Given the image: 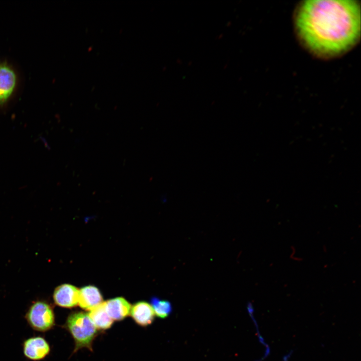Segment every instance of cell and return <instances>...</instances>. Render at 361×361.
Masks as SVG:
<instances>
[{
  "instance_id": "6da1fadb",
  "label": "cell",
  "mask_w": 361,
  "mask_h": 361,
  "mask_svg": "<svg viewBox=\"0 0 361 361\" xmlns=\"http://www.w3.org/2000/svg\"><path fill=\"white\" fill-rule=\"evenodd\" d=\"M297 38L313 55L328 59L354 48L361 34V9L356 0H306L293 14Z\"/></svg>"
},
{
  "instance_id": "7a4b0ae2",
  "label": "cell",
  "mask_w": 361,
  "mask_h": 361,
  "mask_svg": "<svg viewBox=\"0 0 361 361\" xmlns=\"http://www.w3.org/2000/svg\"><path fill=\"white\" fill-rule=\"evenodd\" d=\"M65 327L75 341V351L84 347L91 349L97 331L88 314L82 312L71 313L66 320Z\"/></svg>"
},
{
  "instance_id": "3957f363",
  "label": "cell",
  "mask_w": 361,
  "mask_h": 361,
  "mask_svg": "<svg viewBox=\"0 0 361 361\" xmlns=\"http://www.w3.org/2000/svg\"><path fill=\"white\" fill-rule=\"evenodd\" d=\"M29 326L39 332L49 331L55 325V314L52 306L43 300L32 303L25 315Z\"/></svg>"
},
{
  "instance_id": "277c9868",
  "label": "cell",
  "mask_w": 361,
  "mask_h": 361,
  "mask_svg": "<svg viewBox=\"0 0 361 361\" xmlns=\"http://www.w3.org/2000/svg\"><path fill=\"white\" fill-rule=\"evenodd\" d=\"M24 356L31 361H41L48 356L51 348L49 343L41 336L25 339L22 343Z\"/></svg>"
},
{
  "instance_id": "5b68a950",
  "label": "cell",
  "mask_w": 361,
  "mask_h": 361,
  "mask_svg": "<svg viewBox=\"0 0 361 361\" xmlns=\"http://www.w3.org/2000/svg\"><path fill=\"white\" fill-rule=\"evenodd\" d=\"M79 290L74 286L64 284L57 287L53 294L55 304L60 307L71 308L78 303Z\"/></svg>"
},
{
  "instance_id": "8992f818",
  "label": "cell",
  "mask_w": 361,
  "mask_h": 361,
  "mask_svg": "<svg viewBox=\"0 0 361 361\" xmlns=\"http://www.w3.org/2000/svg\"><path fill=\"white\" fill-rule=\"evenodd\" d=\"M105 309L110 317L115 321H121L130 313V304L124 298L117 297L105 302Z\"/></svg>"
},
{
  "instance_id": "52a82bcc",
  "label": "cell",
  "mask_w": 361,
  "mask_h": 361,
  "mask_svg": "<svg viewBox=\"0 0 361 361\" xmlns=\"http://www.w3.org/2000/svg\"><path fill=\"white\" fill-rule=\"evenodd\" d=\"M130 313L133 319L141 326H147L152 323L155 313L151 305L145 301H140L134 304Z\"/></svg>"
},
{
  "instance_id": "ba28073f",
  "label": "cell",
  "mask_w": 361,
  "mask_h": 361,
  "mask_svg": "<svg viewBox=\"0 0 361 361\" xmlns=\"http://www.w3.org/2000/svg\"><path fill=\"white\" fill-rule=\"evenodd\" d=\"M102 301L100 292L95 286H85L79 290L78 304L83 309L90 310L102 303Z\"/></svg>"
},
{
  "instance_id": "9c48e42d",
  "label": "cell",
  "mask_w": 361,
  "mask_h": 361,
  "mask_svg": "<svg viewBox=\"0 0 361 361\" xmlns=\"http://www.w3.org/2000/svg\"><path fill=\"white\" fill-rule=\"evenodd\" d=\"M16 84V76L10 68L0 66V104L5 102L12 93Z\"/></svg>"
},
{
  "instance_id": "30bf717a",
  "label": "cell",
  "mask_w": 361,
  "mask_h": 361,
  "mask_svg": "<svg viewBox=\"0 0 361 361\" xmlns=\"http://www.w3.org/2000/svg\"><path fill=\"white\" fill-rule=\"evenodd\" d=\"M88 314L97 329H109L113 323V320L107 313L105 302L101 303L90 310Z\"/></svg>"
},
{
  "instance_id": "8fae6325",
  "label": "cell",
  "mask_w": 361,
  "mask_h": 361,
  "mask_svg": "<svg viewBox=\"0 0 361 361\" xmlns=\"http://www.w3.org/2000/svg\"><path fill=\"white\" fill-rule=\"evenodd\" d=\"M150 302L155 315L159 318L165 319L168 317L172 311V305L168 301L152 297Z\"/></svg>"
}]
</instances>
